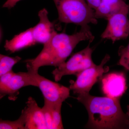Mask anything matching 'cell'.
<instances>
[{
	"mask_svg": "<svg viewBox=\"0 0 129 129\" xmlns=\"http://www.w3.org/2000/svg\"><path fill=\"white\" fill-rule=\"evenodd\" d=\"M20 57H14L0 55V76L12 71L13 66L21 60Z\"/></svg>",
	"mask_w": 129,
	"mask_h": 129,
	"instance_id": "obj_14",
	"label": "cell"
},
{
	"mask_svg": "<svg viewBox=\"0 0 129 129\" xmlns=\"http://www.w3.org/2000/svg\"><path fill=\"white\" fill-rule=\"evenodd\" d=\"M57 9L58 20L61 22L73 23L81 28L90 23L96 24L95 10L86 0H53Z\"/></svg>",
	"mask_w": 129,
	"mask_h": 129,
	"instance_id": "obj_3",
	"label": "cell"
},
{
	"mask_svg": "<svg viewBox=\"0 0 129 129\" xmlns=\"http://www.w3.org/2000/svg\"><path fill=\"white\" fill-rule=\"evenodd\" d=\"M28 86H34L33 78L29 71L15 73L12 70L0 76L1 98L8 95L10 100H16L20 89Z\"/></svg>",
	"mask_w": 129,
	"mask_h": 129,
	"instance_id": "obj_6",
	"label": "cell"
},
{
	"mask_svg": "<svg viewBox=\"0 0 129 129\" xmlns=\"http://www.w3.org/2000/svg\"><path fill=\"white\" fill-rule=\"evenodd\" d=\"M50 103L52 114V129H63L61 114V109L62 103Z\"/></svg>",
	"mask_w": 129,
	"mask_h": 129,
	"instance_id": "obj_15",
	"label": "cell"
},
{
	"mask_svg": "<svg viewBox=\"0 0 129 129\" xmlns=\"http://www.w3.org/2000/svg\"><path fill=\"white\" fill-rule=\"evenodd\" d=\"M42 109L44 114L47 129H52V114L50 103L46 100L44 99V106Z\"/></svg>",
	"mask_w": 129,
	"mask_h": 129,
	"instance_id": "obj_18",
	"label": "cell"
},
{
	"mask_svg": "<svg viewBox=\"0 0 129 129\" xmlns=\"http://www.w3.org/2000/svg\"><path fill=\"white\" fill-rule=\"evenodd\" d=\"M88 5L91 8L95 10L99 7L101 0H86Z\"/></svg>",
	"mask_w": 129,
	"mask_h": 129,
	"instance_id": "obj_19",
	"label": "cell"
},
{
	"mask_svg": "<svg viewBox=\"0 0 129 129\" xmlns=\"http://www.w3.org/2000/svg\"><path fill=\"white\" fill-rule=\"evenodd\" d=\"M32 74L34 86L41 90L44 99L52 103H62L70 97V88L53 82L42 76L38 71L28 70Z\"/></svg>",
	"mask_w": 129,
	"mask_h": 129,
	"instance_id": "obj_7",
	"label": "cell"
},
{
	"mask_svg": "<svg viewBox=\"0 0 129 129\" xmlns=\"http://www.w3.org/2000/svg\"></svg>",
	"mask_w": 129,
	"mask_h": 129,
	"instance_id": "obj_22",
	"label": "cell"
},
{
	"mask_svg": "<svg viewBox=\"0 0 129 129\" xmlns=\"http://www.w3.org/2000/svg\"><path fill=\"white\" fill-rule=\"evenodd\" d=\"M36 44L32 32V27L16 35L12 40H7L5 48L7 51L14 52Z\"/></svg>",
	"mask_w": 129,
	"mask_h": 129,
	"instance_id": "obj_12",
	"label": "cell"
},
{
	"mask_svg": "<svg viewBox=\"0 0 129 129\" xmlns=\"http://www.w3.org/2000/svg\"><path fill=\"white\" fill-rule=\"evenodd\" d=\"M94 39L89 26L81 28L79 32L72 35L55 32L51 39L44 44L39 55L34 59L26 61L27 69L38 71L43 66H53L56 68L65 62L80 42L88 41L91 43Z\"/></svg>",
	"mask_w": 129,
	"mask_h": 129,
	"instance_id": "obj_2",
	"label": "cell"
},
{
	"mask_svg": "<svg viewBox=\"0 0 129 129\" xmlns=\"http://www.w3.org/2000/svg\"><path fill=\"white\" fill-rule=\"evenodd\" d=\"M129 8V5L124 0H101L98 7L95 10L96 18H107L112 14Z\"/></svg>",
	"mask_w": 129,
	"mask_h": 129,
	"instance_id": "obj_13",
	"label": "cell"
},
{
	"mask_svg": "<svg viewBox=\"0 0 129 129\" xmlns=\"http://www.w3.org/2000/svg\"><path fill=\"white\" fill-rule=\"evenodd\" d=\"M48 14V12L45 8L40 11L39 12V22L32 27L33 35L36 43L45 44L56 32L53 23L49 20Z\"/></svg>",
	"mask_w": 129,
	"mask_h": 129,
	"instance_id": "obj_11",
	"label": "cell"
},
{
	"mask_svg": "<svg viewBox=\"0 0 129 129\" xmlns=\"http://www.w3.org/2000/svg\"><path fill=\"white\" fill-rule=\"evenodd\" d=\"M127 89L126 79L123 73L108 74L102 80V89L107 96L120 98Z\"/></svg>",
	"mask_w": 129,
	"mask_h": 129,
	"instance_id": "obj_9",
	"label": "cell"
},
{
	"mask_svg": "<svg viewBox=\"0 0 129 129\" xmlns=\"http://www.w3.org/2000/svg\"><path fill=\"white\" fill-rule=\"evenodd\" d=\"M20 1L21 0H7L4 3L3 7L11 9L12 8L14 7L17 3Z\"/></svg>",
	"mask_w": 129,
	"mask_h": 129,
	"instance_id": "obj_20",
	"label": "cell"
},
{
	"mask_svg": "<svg viewBox=\"0 0 129 129\" xmlns=\"http://www.w3.org/2000/svg\"><path fill=\"white\" fill-rule=\"evenodd\" d=\"M84 49L75 53L67 62H64L52 71L56 81L61 80L65 75H75L77 76L85 70L96 65L92 61L93 50L90 44Z\"/></svg>",
	"mask_w": 129,
	"mask_h": 129,
	"instance_id": "obj_4",
	"label": "cell"
},
{
	"mask_svg": "<svg viewBox=\"0 0 129 129\" xmlns=\"http://www.w3.org/2000/svg\"><path fill=\"white\" fill-rule=\"evenodd\" d=\"M118 54L120 58L118 64L129 71V43L127 46H121L119 47Z\"/></svg>",
	"mask_w": 129,
	"mask_h": 129,
	"instance_id": "obj_17",
	"label": "cell"
},
{
	"mask_svg": "<svg viewBox=\"0 0 129 129\" xmlns=\"http://www.w3.org/2000/svg\"><path fill=\"white\" fill-rule=\"evenodd\" d=\"M127 112L126 113L127 114V115H128V116L129 117V105H128L127 106Z\"/></svg>",
	"mask_w": 129,
	"mask_h": 129,
	"instance_id": "obj_21",
	"label": "cell"
},
{
	"mask_svg": "<svg viewBox=\"0 0 129 129\" xmlns=\"http://www.w3.org/2000/svg\"><path fill=\"white\" fill-rule=\"evenodd\" d=\"M111 57L106 54L98 65L85 70L77 75V79L75 81L71 82L70 89L74 94L89 93L92 86L99 79L102 78L103 75L109 70V68L105 66L110 60Z\"/></svg>",
	"mask_w": 129,
	"mask_h": 129,
	"instance_id": "obj_5",
	"label": "cell"
},
{
	"mask_svg": "<svg viewBox=\"0 0 129 129\" xmlns=\"http://www.w3.org/2000/svg\"><path fill=\"white\" fill-rule=\"evenodd\" d=\"M25 115L23 111L18 119L14 121L3 120L0 121L1 129H25Z\"/></svg>",
	"mask_w": 129,
	"mask_h": 129,
	"instance_id": "obj_16",
	"label": "cell"
},
{
	"mask_svg": "<svg viewBox=\"0 0 129 129\" xmlns=\"http://www.w3.org/2000/svg\"><path fill=\"white\" fill-rule=\"evenodd\" d=\"M76 99L84 106L88 112L87 128H129V117L122 110L120 98L95 96L89 93L78 94Z\"/></svg>",
	"mask_w": 129,
	"mask_h": 129,
	"instance_id": "obj_1",
	"label": "cell"
},
{
	"mask_svg": "<svg viewBox=\"0 0 129 129\" xmlns=\"http://www.w3.org/2000/svg\"><path fill=\"white\" fill-rule=\"evenodd\" d=\"M22 111L25 115V129H47L42 109L32 97L28 98Z\"/></svg>",
	"mask_w": 129,
	"mask_h": 129,
	"instance_id": "obj_10",
	"label": "cell"
},
{
	"mask_svg": "<svg viewBox=\"0 0 129 129\" xmlns=\"http://www.w3.org/2000/svg\"><path fill=\"white\" fill-rule=\"evenodd\" d=\"M129 8L115 13L109 17L107 25L101 35L103 39L111 40L113 43L127 39L129 36Z\"/></svg>",
	"mask_w": 129,
	"mask_h": 129,
	"instance_id": "obj_8",
	"label": "cell"
}]
</instances>
